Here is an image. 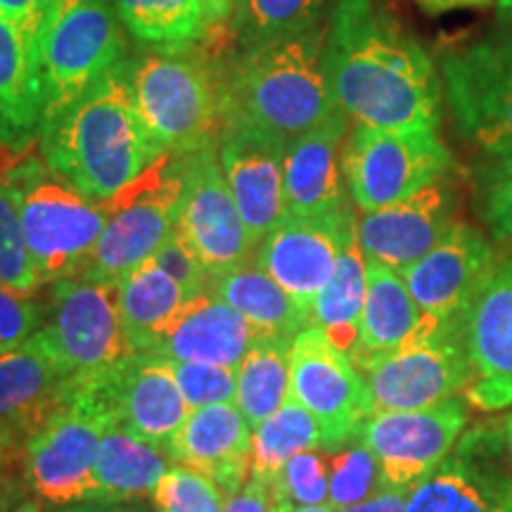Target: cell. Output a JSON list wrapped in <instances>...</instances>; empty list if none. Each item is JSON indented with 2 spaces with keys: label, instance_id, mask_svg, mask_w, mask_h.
I'll list each match as a JSON object with an SVG mask.
<instances>
[{
  "label": "cell",
  "instance_id": "1",
  "mask_svg": "<svg viewBox=\"0 0 512 512\" xmlns=\"http://www.w3.org/2000/svg\"><path fill=\"white\" fill-rule=\"evenodd\" d=\"M323 72L358 126L437 131L441 76L430 53L377 0H337L325 27Z\"/></svg>",
  "mask_w": 512,
  "mask_h": 512
},
{
  "label": "cell",
  "instance_id": "2",
  "mask_svg": "<svg viewBox=\"0 0 512 512\" xmlns=\"http://www.w3.org/2000/svg\"><path fill=\"white\" fill-rule=\"evenodd\" d=\"M38 155L74 190L100 204L169 155L140 114L133 57L43 121Z\"/></svg>",
  "mask_w": 512,
  "mask_h": 512
},
{
  "label": "cell",
  "instance_id": "3",
  "mask_svg": "<svg viewBox=\"0 0 512 512\" xmlns=\"http://www.w3.org/2000/svg\"><path fill=\"white\" fill-rule=\"evenodd\" d=\"M323 43L320 24L268 46L233 48L219 60L223 128L254 126L290 143L342 112L323 72Z\"/></svg>",
  "mask_w": 512,
  "mask_h": 512
},
{
  "label": "cell",
  "instance_id": "4",
  "mask_svg": "<svg viewBox=\"0 0 512 512\" xmlns=\"http://www.w3.org/2000/svg\"><path fill=\"white\" fill-rule=\"evenodd\" d=\"M133 88L140 114L169 155L219 145L223 133L219 53L200 43L152 48L133 57Z\"/></svg>",
  "mask_w": 512,
  "mask_h": 512
},
{
  "label": "cell",
  "instance_id": "5",
  "mask_svg": "<svg viewBox=\"0 0 512 512\" xmlns=\"http://www.w3.org/2000/svg\"><path fill=\"white\" fill-rule=\"evenodd\" d=\"M0 178L15 197L24 240L41 283H57L79 271L110 219L107 204L83 197L41 155L29 152Z\"/></svg>",
  "mask_w": 512,
  "mask_h": 512
},
{
  "label": "cell",
  "instance_id": "6",
  "mask_svg": "<svg viewBox=\"0 0 512 512\" xmlns=\"http://www.w3.org/2000/svg\"><path fill=\"white\" fill-rule=\"evenodd\" d=\"M114 427L98 380L72 382L46 418L31 427L22 451V475L29 489L53 508L95 498V460Z\"/></svg>",
  "mask_w": 512,
  "mask_h": 512
},
{
  "label": "cell",
  "instance_id": "7",
  "mask_svg": "<svg viewBox=\"0 0 512 512\" xmlns=\"http://www.w3.org/2000/svg\"><path fill=\"white\" fill-rule=\"evenodd\" d=\"M34 50L46 121L126 60L117 0H50Z\"/></svg>",
  "mask_w": 512,
  "mask_h": 512
},
{
  "label": "cell",
  "instance_id": "8",
  "mask_svg": "<svg viewBox=\"0 0 512 512\" xmlns=\"http://www.w3.org/2000/svg\"><path fill=\"white\" fill-rule=\"evenodd\" d=\"M178 200L181 174L174 155H166L105 202L110 219L76 273L119 283L150 261L178 233Z\"/></svg>",
  "mask_w": 512,
  "mask_h": 512
},
{
  "label": "cell",
  "instance_id": "9",
  "mask_svg": "<svg viewBox=\"0 0 512 512\" xmlns=\"http://www.w3.org/2000/svg\"><path fill=\"white\" fill-rule=\"evenodd\" d=\"M451 152L437 131L354 126L342 147V174L351 202L366 214L406 200L451 174Z\"/></svg>",
  "mask_w": 512,
  "mask_h": 512
},
{
  "label": "cell",
  "instance_id": "10",
  "mask_svg": "<svg viewBox=\"0 0 512 512\" xmlns=\"http://www.w3.org/2000/svg\"><path fill=\"white\" fill-rule=\"evenodd\" d=\"M53 304L41 339L72 380H91L133 354L119 316V283L74 273L53 283Z\"/></svg>",
  "mask_w": 512,
  "mask_h": 512
},
{
  "label": "cell",
  "instance_id": "11",
  "mask_svg": "<svg viewBox=\"0 0 512 512\" xmlns=\"http://www.w3.org/2000/svg\"><path fill=\"white\" fill-rule=\"evenodd\" d=\"M354 363L366 377L375 413L432 408L465 392L472 382L463 320H451L432 335Z\"/></svg>",
  "mask_w": 512,
  "mask_h": 512
},
{
  "label": "cell",
  "instance_id": "12",
  "mask_svg": "<svg viewBox=\"0 0 512 512\" xmlns=\"http://www.w3.org/2000/svg\"><path fill=\"white\" fill-rule=\"evenodd\" d=\"M439 76L463 136L491 159L512 157V31L448 50Z\"/></svg>",
  "mask_w": 512,
  "mask_h": 512
},
{
  "label": "cell",
  "instance_id": "13",
  "mask_svg": "<svg viewBox=\"0 0 512 512\" xmlns=\"http://www.w3.org/2000/svg\"><path fill=\"white\" fill-rule=\"evenodd\" d=\"M290 396L318 420L323 451L356 441L375 413L366 377L354 358L313 325L292 339Z\"/></svg>",
  "mask_w": 512,
  "mask_h": 512
},
{
  "label": "cell",
  "instance_id": "14",
  "mask_svg": "<svg viewBox=\"0 0 512 512\" xmlns=\"http://www.w3.org/2000/svg\"><path fill=\"white\" fill-rule=\"evenodd\" d=\"M403 512H512V460L503 427L463 432L430 475L411 486Z\"/></svg>",
  "mask_w": 512,
  "mask_h": 512
},
{
  "label": "cell",
  "instance_id": "15",
  "mask_svg": "<svg viewBox=\"0 0 512 512\" xmlns=\"http://www.w3.org/2000/svg\"><path fill=\"white\" fill-rule=\"evenodd\" d=\"M174 159L181 174L178 233L207 271L219 273L252 259L254 245L223 176L219 145H204Z\"/></svg>",
  "mask_w": 512,
  "mask_h": 512
},
{
  "label": "cell",
  "instance_id": "16",
  "mask_svg": "<svg viewBox=\"0 0 512 512\" xmlns=\"http://www.w3.org/2000/svg\"><path fill=\"white\" fill-rule=\"evenodd\" d=\"M470 411L467 401L448 399L422 411L375 413L358 439L380 463L382 489H411L430 475L463 437Z\"/></svg>",
  "mask_w": 512,
  "mask_h": 512
},
{
  "label": "cell",
  "instance_id": "17",
  "mask_svg": "<svg viewBox=\"0 0 512 512\" xmlns=\"http://www.w3.org/2000/svg\"><path fill=\"white\" fill-rule=\"evenodd\" d=\"M91 380H98L110 403L114 427L169 456L171 444L192 411L166 358L152 351H136Z\"/></svg>",
  "mask_w": 512,
  "mask_h": 512
},
{
  "label": "cell",
  "instance_id": "18",
  "mask_svg": "<svg viewBox=\"0 0 512 512\" xmlns=\"http://www.w3.org/2000/svg\"><path fill=\"white\" fill-rule=\"evenodd\" d=\"M354 209L332 216H285L252 259L311 316L313 302L335 273L344 242L356 230Z\"/></svg>",
  "mask_w": 512,
  "mask_h": 512
},
{
  "label": "cell",
  "instance_id": "19",
  "mask_svg": "<svg viewBox=\"0 0 512 512\" xmlns=\"http://www.w3.org/2000/svg\"><path fill=\"white\" fill-rule=\"evenodd\" d=\"M456 185L451 174L437 178L406 200L356 221V238L368 261L401 273L420 261L456 221Z\"/></svg>",
  "mask_w": 512,
  "mask_h": 512
},
{
  "label": "cell",
  "instance_id": "20",
  "mask_svg": "<svg viewBox=\"0 0 512 512\" xmlns=\"http://www.w3.org/2000/svg\"><path fill=\"white\" fill-rule=\"evenodd\" d=\"M472 382L465 399L479 411L512 406V256L501 261L463 316Z\"/></svg>",
  "mask_w": 512,
  "mask_h": 512
},
{
  "label": "cell",
  "instance_id": "21",
  "mask_svg": "<svg viewBox=\"0 0 512 512\" xmlns=\"http://www.w3.org/2000/svg\"><path fill=\"white\" fill-rule=\"evenodd\" d=\"M496 266L491 242L477 228L453 223L437 247L401 271V278L425 316L448 323L463 320Z\"/></svg>",
  "mask_w": 512,
  "mask_h": 512
},
{
  "label": "cell",
  "instance_id": "22",
  "mask_svg": "<svg viewBox=\"0 0 512 512\" xmlns=\"http://www.w3.org/2000/svg\"><path fill=\"white\" fill-rule=\"evenodd\" d=\"M285 140L254 126H226L219 159L254 249L285 219Z\"/></svg>",
  "mask_w": 512,
  "mask_h": 512
},
{
  "label": "cell",
  "instance_id": "23",
  "mask_svg": "<svg viewBox=\"0 0 512 512\" xmlns=\"http://www.w3.org/2000/svg\"><path fill=\"white\" fill-rule=\"evenodd\" d=\"M349 117L337 112L323 124L294 138L285 147V211L287 216H332L349 207L342 174V147Z\"/></svg>",
  "mask_w": 512,
  "mask_h": 512
},
{
  "label": "cell",
  "instance_id": "24",
  "mask_svg": "<svg viewBox=\"0 0 512 512\" xmlns=\"http://www.w3.org/2000/svg\"><path fill=\"white\" fill-rule=\"evenodd\" d=\"M169 458L207 475L233 498L252 472V427L235 401L197 408L171 444Z\"/></svg>",
  "mask_w": 512,
  "mask_h": 512
},
{
  "label": "cell",
  "instance_id": "25",
  "mask_svg": "<svg viewBox=\"0 0 512 512\" xmlns=\"http://www.w3.org/2000/svg\"><path fill=\"white\" fill-rule=\"evenodd\" d=\"M259 335L242 313L204 290L176 311L150 351L166 361L238 368Z\"/></svg>",
  "mask_w": 512,
  "mask_h": 512
},
{
  "label": "cell",
  "instance_id": "26",
  "mask_svg": "<svg viewBox=\"0 0 512 512\" xmlns=\"http://www.w3.org/2000/svg\"><path fill=\"white\" fill-rule=\"evenodd\" d=\"M43 126L34 36L0 17V147L27 155Z\"/></svg>",
  "mask_w": 512,
  "mask_h": 512
},
{
  "label": "cell",
  "instance_id": "27",
  "mask_svg": "<svg viewBox=\"0 0 512 512\" xmlns=\"http://www.w3.org/2000/svg\"><path fill=\"white\" fill-rule=\"evenodd\" d=\"M366 275V306H363L361 328H358L356 354L351 356L354 361L387 354V351L399 349L413 339L432 335L434 330L444 325V320L422 313L408 285L403 283L401 273L377 264V261H368Z\"/></svg>",
  "mask_w": 512,
  "mask_h": 512
},
{
  "label": "cell",
  "instance_id": "28",
  "mask_svg": "<svg viewBox=\"0 0 512 512\" xmlns=\"http://www.w3.org/2000/svg\"><path fill=\"white\" fill-rule=\"evenodd\" d=\"M72 377L36 335L27 344L0 356V430L36 425L67 396Z\"/></svg>",
  "mask_w": 512,
  "mask_h": 512
},
{
  "label": "cell",
  "instance_id": "29",
  "mask_svg": "<svg viewBox=\"0 0 512 512\" xmlns=\"http://www.w3.org/2000/svg\"><path fill=\"white\" fill-rule=\"evenodd\" d=\"M207 290L233 306L261 335L297 337L311 328V316L254 259L209 273Z\"/></svg>",
  "mask_w": 512,
  "mask_h": 512
},
{
  "label": "cell",
  "instance_id": "30",
  "mask_svg": "<svg viewBox=\"0 0 512 512\" xmlns=\"http://www.w3.org/2000/svg\"><path fill=\"white\" fill-rule=\"evenodd\" d=\"M185 302L188 294L183 287L155 261H145L136 271L124 275L119 280V316L133 354L155 347L159 332Z\"/></svg>",
  "mask_w": 512,
  "mask_h": 512
},
{
  "label": "cell",
  "instance_id": "31",
  "mask_svg": "<svg viewBox=\"0 0 512 512\" xmlns=\"http://www.w3.org/2000/svg\"><path fill=\"white\" fill-rule=\"evenodd\" d=\"M169 470L171 458L164 451L131 437L119 427H112L102 439L95 460V498L100 501L152 498Z\"/></svg>",
  "mask_w": 512,
  "mask_h": 512
},
{
  "label": "cell",
  "instance_id": "32",
  "mask_svg": "<svg viewBox=\"0 0 512 512\" xmlns=\"http://www.w3.org/2000/svg\"><path fill=\"white\" fill-rule=\"evenodd\" d=\"M366 271V254L358 245L354 230L351 238L344 242L335 273H332L328 285L320 290L311 309L313 328L323 330L330 337V342L347 351L349 356H354L358 347V328H361L368 290Z\"/></svg>",
  "mask_w": 512,
  "mask_h": 512
},
{
  "label": "cell",
  "instance_id": "33",
  "mask_svg": "<svg viewBox=\"0 0 512 512\" xmlns=\"http://www.w3.org/2000/svg\"><path fill=\"white\" fill-rule=\"evenodd\" d=\"M294 337L259 335L238 366L235 406L252 432L283 408L290 396V349Z\"/></svg>",
  "mask_w": 512,
  "mask_h": 512
},
{
  "label": "cell",
  "instance_id": "34",
  "mask_svg": "<svg viewBox=\"0 0 512 512\" xmlns=\"http://www.w3.org/2000/svg\"><path fill=\"white\" fill-rule=\"evenodd\" d=\"M126 34L147 50L195 46L207 34L200 0H117Z\"/></svg>",
  "mask_w": 512,
  "mask_h": 512
},
{
  "label": "cell",
  "instance_id": "35",
  "mask_svg": "<svg viewBox=\"0 0 512 512\" xmlns=\"http://www.w3.org/2000/svg\"><path fill=\"white\" fill-rule=\"evenodd\" d=\"M328 0H235L228 22L238 50L268 46L320 27Z\"/></svg>",
  "mask_w": 512,
  "mask_h": 512
},
{
  "label": "cell",
  "instance_id": "36",
  "mask_svg": "<svg viewBox=\"0 0 512 512\" xmlns=\"http://www.w3.org/2000/svg\"><path fill=\"white\" fill-rule=\"evenodd\" d=\"M323 448V430L318 420L292 396H287L283 408H278L271 418H266L252 432V472L249 477H259L271 482L287 460L306 451Z\"/></svg>",
  "mask_w": 512,
  "mask_h": 512
},
{
  "label": "cell",
  "instance_id": "37",
  "mask_svg": "<svg viewBox=\"0 0 512 512\" xmlns=\"http://www.w3.org/2000/svg\"><path fill=\"white\" fill-rule=\"evenodd\" d=\"M382 489L380 463L361 439L330 451V498L335 512L368 501Z\"/></svg>",
  "mask_w": 512,
  "mask_h": 512
},
{
  "label": "cell",
  "instance_id": "38",
  "mask_svg": "<svg viewBox=\"0 0 512 512\" xmlns=\"http://www.w3.org/2000/svg\"><path fill=\"white\" fill-rule=\"evenodd\" d=\"M41 285L27 240H24L15 197L0 178V287L19 297H31Z\"/></svg>",
  "mask_w": 512,
  "mask_h": 512
},
{
  "label": "cell",
  "instance_id": "39",
  "mask_svg": "<svg viewBox=\"0 0 512 512\" xmlns=\"http://www.w3.org/2000/svg\"><path fill=\"white\" fill-rule=\"evenodd\" d=\"M275 501L285 512L311 505H328L330 498V451H306L287 460L271 479Z\"/></svg>",
  "mask_w": 512,
  "mask_h": 512
},
{
  "label": "cell",
  "instance_id": "40",
  "mask_svg": "<svg viewBox=\"0 0 512 512\" xmlns=\"http://www.w3.org/2000/svg\"><path fill=\"white\" fill-rule=\"evenodd\" d=\"M159 512H226L228 498L207 475L185 465H171L152 494Z\"/></svg>",
  "mask_w": 512,
  "mask_h": 512
},
{
  "label": "cell",
  "instance_id": "41",
  "mask_svg": "<svg viewBox=\"0 0 512 512\" xmlns=\"http://www.w3.org/2000/svg\"><path fill=\"white\" fill-rule=\"evenodd\" d=\"M176 377L185 403L190 411L214 406V403L235 401V387H238V368L211 366V363H190V361H166Z\"/></svg>",
  "mask_w": 512,
  "mask_h": 512
},
{
  "label": "cell",
  "instance_id": "42",
  "mask_svg": "<svg viewBox=\"0 0 512 512\" xmlns=\"http://www.w3.org/2000/svg\"><path fill=\"white\" fill-rule=\"evenodd\" d=\"M479 204L491 233L512 245V157L491 159L479 171Z\"/></svg>",
  "mask_w": 512,
  "mask_h": 512
},
{
  "label": "cell",
  "instance_id": "43",
  "mask_svg": "<svg viewBox=\"0 0 512 512\" xmlns=\"http://www.w3.org/2000/svg\"><path fill=\"white\" fill-rule=\"evenodd\" d=\"M41 325V309L29 297H19L0 287V356L27 344Z\"/></svg>",
  "mask_w": 512,
  "mask_h": 512
},
{
  "label": "cell",
  "instance_id": "44",
  "mask_svg": "<svg viewBox=\"0 0 512 512\" xmlns=\"http://www.w3.org/2000/svg\"><path fill=\"white\" fill-rule=\"evenodd\" d=\"M150 261H155L164 273H169L171 278L183 287L188 299L197 297V294L207 290V266L202 264L200 256L195 254V249L188 245V240H185L181 233H176L164 247H159L157 254L152 256Z\"/></svg>",
  "mask_w": 512,
  "mask_h": 512
},
{
  "label": "cell",
  "instance_id": "45",
  "mask_svg": "<svg viewBox=\"0 0 512 512\" xmlns=\"http://www.w3.org/2000/svg\"><path fill=\"white\" fill-rule=\"evenodd\" d=\"M226 512H285L275 501L271 482L259 477H249L247 484L228 498Z\"/></svg>",
  "mask_w": 512,
  "mask_h": 512
},
{
  "label": "cell",
  "instance_id": "46",
  "mask_svg": "<svg viewBox=\"0 0 512 512\" xmlns=\"http://www.w3.org/2000/svg\"><path fill=\"white\" fill-rule=\"evenodd\" d=\"M50 0H0V17L17 24L29 36L36 34Z\"/></svg>",
  "mask_w": 512,
  "mask_h": 512
},
{
  "label": "cell",
  "instance_id": "47",
  "mask_svg": "<svg viewBox=\"0 0 512 512\" xmlns=\"http://www.w3.org/2000/svg\"><path fill=\"white\" fill-rule=\"evenodd\" d=\"M50 512H159L155 505L145 503L143 498H131V501H100V498H91V501H79L60 505Z\"/></svg>",
  "mask_w": 512,
  "mask_h": 512
},
{
  "label": "cell",
  "instance_id": "48",
  "mask_svg": "<svg viewBox=\"0 0 512 512\" xmlns=\"http://www.w3.org/2000/svg\"><path fill=\"white\" fill-rule=\"evenodd\" d=\"M411 489H394V486H384L377 491L375 496H370L368 501L351 505L347 510L339 512H403L406 508V498Z\"/></svg>",
  "mask_w": 512,
  "mask_h": 512
},
{
  "label": "cell",
  "instance_id": "49",
  "mask_svg": "<svg viewBox=\"0 0 512 512\" xmlns=\"http://www.w3.org/2000/svg\"><path fill=\"white\" fill-rule=\"evenodd\" d=\"M418 8L427 15H444V12H456V10H479L489 8L496 0H415Z\"/></svg>",
  "mask_w": 512,
  "mask_h": 512
},
{
  "label": "cell",
  "instance_id": "50",
  "mask_svg": "<svg viewBox=\"0 0 512 512\" xmlns=\"http://www.w3.org/2000/svg\"><path fill=\"white\" fill-rule=\"evenodd\" d=\"M202 10H204V19H207V29H219L221 24L230 22L233 17V8L235 0H200Z\"/></svg>",
  "mask_w": 512,
  "mask_h": 512
},
{
  "label": "cell",
  "instance_id": "51",
  "mask_svg": "<svg viewBox=\"0 0 512 512\" xmlns=\"http://www.w3.org/2000/svg\"><path fill=\"white\" fill-rule=\"evenodd\" d=\"M498 8V19L505 24V27L512 29V0H496Z\"/></svg>",
  "mask_w": 512,
  "mask_h": 512
},
{
  "label": "cell",
  "instance_id": "52",
  "mask_svg": "<svg viewBox=\"0 0 512 512\" xmlns=\"http://www.w3.org/2000/svg\"><path fill=\"white\" fill-rule=\"evenodd\" d=\"M501 427H503L505 446H508V453H510V460H512V413L501 422Z\"/></svg>",
  "mask_w": 512,
  "mask_h": 512
},
{
  "label": "cell",
  "instance_id": "53",
  "mask_svg": "<svg viewBox=\"0 0 512 512\" xmlns=\"http://www.w3.org/2000/svg\"><path fill=\"white\" fill-rule=\"evenodd\" d=\"M12 512H43V510H41V503H38V501H24L22 505H19V508H15Z\"/></svg>",
  "mask_w": 512,
  "mask_h": 512
},
{
  "label": "cell",
  "instance_id": "54",
  "mask_svg": "<svg viewBox=\"0 0 512 512\" xmlns=\"http://www.w3.org/2000/svg\"><path fill=\"white\" fill-rule=\"evenodd\" d=\"M292 512H335L330 505H311V508H294Z\"/></svg>",
  "mask_w": 512,
  "mask_h": 512
},
{
  "label": "cell",
  "instance_id": "55",
  "mask_svg": "<svg viewBox=\"0 0 512 512\" xmlns=\"http://www.w3.org/2000/svg\"><path fill=\"white\" fill-rule=\"evenodd\" d=\"M12 437L10 430H0V458H3L5 453V446H8V439Z\"/></svg>",
  "mask_w": 512,
  "mask_h": 512
}]
</instances>
